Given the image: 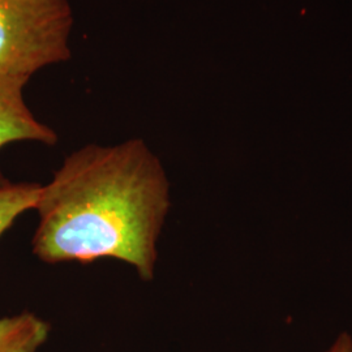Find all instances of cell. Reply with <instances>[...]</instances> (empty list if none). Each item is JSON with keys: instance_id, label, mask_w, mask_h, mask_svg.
Instances as JSON below:
<instances>
[{"instance_id": "obj_4", "label": "cell", "mask_w": 352, "mask_h": 352, "mask_svg": "<svg viewBox=\"0 0 352 352\" xmlns=\"http://www.w3.org/2000/svg\"><path fill=\"white\" fill-rule=\"evenodd\" d=\"M50 331V324L32 312L0 317V352H38Z\"/></svg>"}, {"instance_id": "obj_6", "label": "cell", "mask_w": 352, "mask_h": 352, "mask_svg": "<svg viewBox=\"0 0 352 352\" xmlns=\"http://www.w3.org/2000/svg\"><path fill=\"white\" fill-rule=\"evenodd\" d=\"M324 352H352V337L349 333H340Z\"/></svg>"}, {"instance_id": "obj_5", "label": "cell", "mask_w": 352, "mask_h": 352, "mask_svg": "<svg viewBox=\"0 0 352 352\" xmlns=\"http://www.w3.org/2000/svg\"><path fill=\"white\" fill-rule=\"evenodd\" d=\"M39 187L34 183H7L0 187V236L21 214L34 208Z\"/></svg>"}, {"instance_id": "obj_3", "label": "cell", "mask_w": 352, "mask_h": 352, "mask_svg": "<svg viewBox=\"0 0 352 352\" xmlns=\"http://www.w3.org/2000/svg\"><path fill=\"white\" fill-rule=\"evenodd\" d=\"M30 78L0 72V149L11 142L34 141L45 145L58 142L56 132L30 111L24 88ZM10 183L0 174V187Z\"/></svg>"}, {"instance_id": "obj_1", "label": "cell", "mask_w": 352, "mask_h": 352, "mask_svg": "<svg viewBox=\"0 0 352 352\" xmlns=\"http://www.w3.org/2000/svg\"><path fill=\"white\" fill-rule=\"evenodd\" d=\"M170 208L164 164L144 140L89 144L39 187L33 253L50 265L113 258L151 282Z\"/></svg>"}, {"instance_id": "obj_2", "label": "cell", "mask_w": 352, "mask_h": 352, "mask_svg": "<svg viewBox=\"0 0 352 352\" xmlns=\"http://www.w3.org/2000/svg\"><path fill=\"white\" fill-rule=\"evenodd\" d=\"M69 0H0V72L30 78L71 59Z\"/></svg>"}]
</instances>
